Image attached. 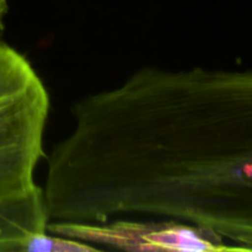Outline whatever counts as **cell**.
<instances>
[{"mask_svg":"<svg viewBox=\"0 0 252 252\" xmlns=\"http://www.w3.org/2000/svg\"><path fill=\"white\" fill-rule=\"evenodd\" d=\"M49 108L46 85L29 59L0 41V231L14 252L47 231L43 187L34 174L46 158Z\"/></svg>","mask_w":252,"mask_h":252,"instance_id":"cell-1","label":"cell"},{"mask_svg":"<svg viewBox=\"0 0 252 252\" xmlns=\"http://www.w3.org/2000/svg\"><path fill=\"white\" fill-rule=\"evenodd\" d=\"M47 231L98 246L127 251H230L213 233L182 221L115 218L102 223L48 221Z\"/></svg>","mask_w":252,"mask_h":252,"instance_id":"cell-2","label":"cell"},{"mask_svg":"<svg viewBox=\"0 0 252 252\" xmlns=\"http://www.w3.org/2000/svg\"><path fill=\"white\" fill-rule=\"evenodd\" d=\"M96 250L97 249L83 241L46 231L30 238L22 246L21 252H86Z\"/></svg>","mask_w":252,"mask_h":252,"instance_id":"cell-3","label":"cell"},{"mask_svg":"<svg viewBox=\"0 0 252 252\" xmlns=\"http://www.w3.org/2000/svg\"><path fill=\"white\" fill-rule=\"evenodd\" d=\"M9 10V0H0V32L4 30V19Z\"/></svg>","mask_w":252,"mask_h":252,"instance_id":"cell-4","label":"cell"},{"mask_svg":"<svg viewBox=\"0 0 252 252\" xmlns=\"http://www.w3.org/2000/svg\"><path fill=\"white\" fill-rule=\"evenodd\" d=\"M0 252H14L11 244L9 243L4 234L0 231Z\"/></svg>","mask_w":252,"mask_h":252,"instance_id":"cell-5","label":"cell"}]
</instances>
